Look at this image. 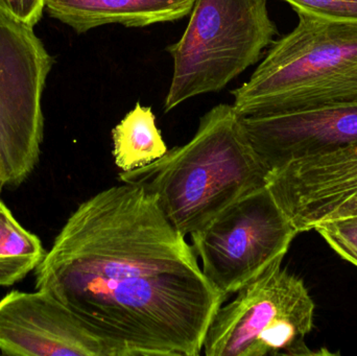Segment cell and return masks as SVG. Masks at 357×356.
<instances>
[{
	"mask_svg": "<svg viewBox=\"0 0 357 356\" xmlns=\"http://www.w3.org/2000/svg\"><path fill=\"white\" fill-rule=\"evenodd\" d=\"M239 121L268 173L291 161L325 154L357 140V104L239 116Z\"/></svg>",
	"mask_w": 357,
	"mask_h": 356,
	"instance_id": "obj_9",
	"label": "cell"
},
{
	"mask_svg": "<svg viewBox=\"0 0 357 356\" xmlns=\"http://www.w3.org/2000/svg\"><path fill=\"white\" fill-rule=\"evenodd\" d=\"M314 230L342 258L357 267V217L327 222Z\"/></svg>",
	"mask_w": 357,
	"mask_h": 356,
	"instance_id": "obj_14",
	"label": "cell"
},
{
	"mask_svg": "<svg viewBox=\"0 0 357 356\" xmlns=\"http://www.w3.org/2000/svg\"><path fill=\"white\" fill-rule=\"evenodd\" d=\"M258 160L234 106L208 111L190 141L142 169L121 171V183L154 196L172 225L186 238L245 194L266 187Z\"/></svg>",
	"mask_w": 357,
	"mask_h": 356,
	"instance_id": "obj_2",
	"label": "cell"
},
{
	"mask_svg": "<svg viewBox=\"0 0 357 356\" xmlns=\"http://www.w3.org/2000/svg\"><path fill=\"white\" fill-rule=\"evenodd\" d=\"M6 185V180H4L3 169H2L1 160H0V196H1L2 189Z\"/></svg>",
	"mask_w": 357,
	"mask_h": 356,
	"instance_id": "obj_18",
	"label": "cell"
},
{
	"mask_svg": "<svg viewBox=\"0 0 357 356\" xmlns=\"http://www.w3.org/2000/svg\"><path fill=\"white\" fill-rule=\"evenodd\" d=\"M113 156L121 171L142 169L167 154V144L151 107L137 102L112 130Z\"/></svg>",
	"mask_w": 357,
	"mask_h": 356,
	"instance_id": "obj_12",
	"label": "cell"
},
{
	"mask_svg": "<svg viewBox=\"0 0 357 356\" xmlns=\"http://www.w3.org/2000/svg\"><path fill=\"white\" fill-rule=\"evenodd\" d=\"M266 188L298 233L357 217V140L270 171Z\"/></svg>",
	"mask_w": 357,
	"mask_h": 356,
	"instance_id": "obj_8",
	"label": "cell"
},
{
	"mask_svg": "<svg viewBox=\"0 0 357 356\" xmlns=\"http://www.w3.org/2000/svg\"><path fill=\"white\" fill-rule=\"evenodd\" d=\"M298 17L249 81L231 91L239 116L357 104V21Z\"/></svg>",
	"mask_w": 357,
	"mask_h": 356,
	"instance_id": "obj_3",
	"label": "cell"
},
{
	"mask_svg": "<svg viewBox=\"0 0 357 356\" xmlns=\"http://www.w3.org/2000/svg\"><path fill=\"white\" fill-rule=\"evenodd\" d=\"M46 0H0V12L33 27L43 16Z\"/></svg>",
	"mask_w": 357,
	"mask_h": 356,
	"instance_id": "obj_16",
	"label": "cell"
},
{
	"mask_svg": "<svg viewBox=\"0 0 357 356\" xmlns=\"http://www.w3.org/2000/svg\"><path fill=\"white\" fill-rule=\"evenodd\" d=\"M41 240L25 230L0 199V257H36L45 255Z\"/></svg>",
	"mask_w": 357,
	"mask_h": 356,
	"instance_id": "obj_13",
	"label": "cell"
},
{
	"mask_svg": "<svg viewBox=\"0 0 357 356\" xmlns=\"http://www.w3.org/2000/svg\"><path fill=\"white\" fill-rule=\"evenodd\" d=\"M298 234L266 186L235 201L190 238L204 274L226 299L283 261Z\"/></svg>",
	"mask_w": 357,
	"mask_h": 356,
	"instance_id": "obj_6",
	"label": "cell"
},
{
	"mask_svg": "<svg viewBox=\"0 0 357 356\" xmlns=\"http://www.w3.org/2000/svg\"><path fill=\"white\" fill-rule=\"evenodd\" d=\"M195 0H46L52 18L84 33L107 24L144 27L190 14Z\"/></svg>",
	"mask_w": 357,
	"mask_h": 356,
	"instance_id": "obj_11",
	"label": "cell"
},
{
	"mask_svg": "<svg viewBox=\"0 0 357 356\" xmlns=\"http://www.w3.org/2000/svg\"><path fill=\"white\" fill-rule=\"evenodd\" d=\"M41 258L36 257H0V286H10L26 277Z\"/></svg>",
	"mask_w": 357,
	"mask_h": 356,
	"instance_id": "obj_17",
	"label": "cell"
},
{
	"mask_svg": "<svg viewBox=\"0 0 357 356\" xmlns=\"http://www.w3.org/2000/svg\"><path fill=\"white\" fill-rule=\"evenodd\" d=\"M277 35L268 0H195L184 33L167 47L174 73L165 112L224 89L262 58Z\"/></svg>",
	"mask_w": 357,
	"mask_h": 356,
	"instance_id": "obj_4",
	"label": "cell"
},
{
	"mask_svg": "<svg viewBox=\"0 0 357 356\" xmlns=\"http://www.w3.org/2000/svg\"><path fill=\"white\" fill-rule=\"evenodd\" d=\"M0 353L20 356H105L77 316L45 291H13L0 300Z\"/></svg>",
	"mask_w": 357,
	"mask_h": 356,
	"instance_id": "obj_10",
	"label": "cell"
},
{
	"mask_svg": "<svg viewBox=\"0 0 357 356\" xmlns=\"http://www.w3.org/2000/svg\"><path fill=\"white\" fill-rule=\"evenodd\" d=\"M52 66L33 27L0 12V160L10 187L24 183L39 163L42 93Z\"/></svg>",
	"mask_w": 357,
	"mask_h": 356,
	"instance_id": "obj_7",
	"label": "cell"
},
{
	"mask_svg": "<svg viewBox=\"0 0 357 356\" xmlns=\"http://www.w3.org/2000/svg\"><path fill=\"white\" fill-rule=\"evenodd\" d=\"M298 14L333 20L357 21V0H282Z\"/></svg>",
	"mask_w": 357,
	"mask_h": 356,
	"instance_id": "obj_15",
	"label": "cell"
},
{
	"mask_svg": "<svg viewBox=\"0 0 357 356\" xmlns=\"http://www.w3.org/2000/svg\"><path fill=\"white\" fill-rule=\"evenodd\" d=\"M105 356H197L226 299L154 196L123 183L82 203L35 269Z\"/></svg>",
	"mask_w": 357,
	"mask_h": 356,
	"instance_id": "obj_1",
	"label": "cell"
},
{
	"mask_svg": "<svg viewBox=\"0 0 357 356\" xmlns=\"http://www.w3.org/2000/svg\"><path fill=\"white\" fill-rule=\"evenodd\" d=\"M273 263L220 305L204 338L207 356L310 355L314 305L303 280Z\"/></svg>",
	"mask_w": 357,
	"mask_h": 356,
	"instance_id": "obj_5",
	"label": "cell"
}]
</instances>
